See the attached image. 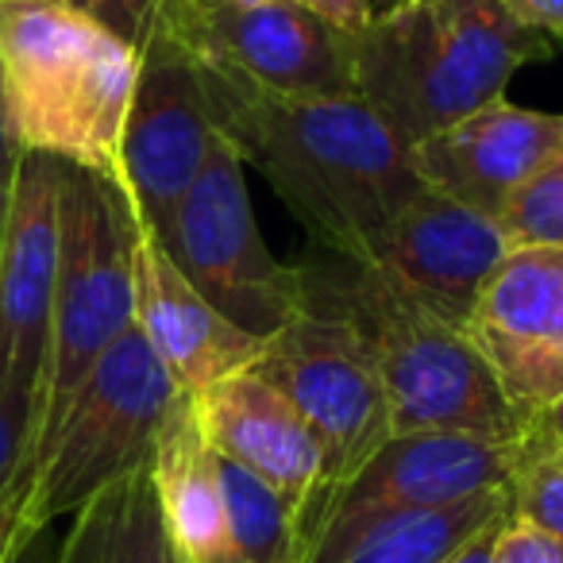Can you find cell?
<instances>
[{
    "label": "cell",
    "mask_w": 563,
    "mask_h": 563,
    "mask_svg": "<svg viewBox=\"0 0 563 563\" xmlns=\"http://www.w3.org/2000/svg\"><path fill=\"white\" fill-rule=\"evenodd\" d=\"M197 63L220 140L263 174L324 255L371 266L394 217L424 189L406 143L360 97H286L212 58Z\"/></svg>",
    "instance_id": "cell-1"
},
{
    "label": "cell",
    "mask_w": 563,
    "mask_h": 563,
    "mask_svg": "<svg viewBox=\"0 0 563 563\" xmlns=\"http://www.w3.org/2000/svg\"><path fill=\"white\" fill-rule=\"evenodd\" d=\"M552 43L506 0H394L355 32V93L406 147L498 101Z\"/></svg>",
    "instance_id": "cell-2"
},
{
    "label": "cell",
    "mask_w": 563,
    "mask_h": 563,
    "mask_svg": "<svg viewBox=\"0 0 563 563\" xmlns=\"http://www.w3.org/2000/svg\"><path fill=\"white\" fill-rule=\"evenodd\" d=\"M140 51L66 0H0V104L16 151L120 181Z\"/></svg>",
    "instance_id": "cell-3"
},
{
    "label": "cell",
    "mask_w": 563,
    "mask_h": 563,
    "mask_svg": "<svg viewBox=\"0 0 563 563\" xmlns=\"http://www.w3.org/2000/svg\"><path fill=\"white\" fill-rule=\"evenodd\" d=\"M301 278L306 306L340 313L367 340L390 406V432L440 429L498 444L529 432V417L509 401L475 340L417 306L383 271L324 255L301 266Z\"/></svg>",
    "instance_id": "cell-4"
},
{
    "label": "cell",
    "mask_w": 563,
    "mask_h": 563,
    "mask_svg": "<svg viewBox=\"0 0 563 563\" xmlns=\"http://www.w3.org/2000/svg\"><path fill=\"white\" fill-rule=\"evenodd\" d=\"M135 235L140 220L124 186L63 163L58 194V278L51 344L35 401L27 483L93 363L135 324Z\"/></svg>",
    "instance_id": "cell-5"
},
{
    "label": "cell",
    "mask_w": 563,
    "mask_h": 563,
    "mask_svg": "<svg viewBox=\"0 0 563 563\" xmlns=\"http://www.w3.org/2000/svg\"><path fill=\"white\" fill-rule=\"evenodd\" d=\"M186 394L174 386L143 332L128 329L78 386L24 494L35 532L74 517L117 478L147 467L166 417Z\"/></svg>",
    "instance_id": "cell-6"
},
{
    "label": "cell",
    "mask_w": 563,
    "mask_h": 563,
    "mask_svg": "<svg viewBox=\"0 0 563 563\" xmlns=\"http://www.w3.org/2000/svg\"><path fill=\"white\" fill-rule=\"evenodd\" d=\"M151 235L189 286L251 336L271 340L306 309L301 266L282 263L266 247L251 212L243 163L224 140L212 143L205 170L174 205L163 232Z\"/></svg>",
    "instance_id": "cell-7"
},
{
    "label": "cell",
    "mask_w": 563,
    "mask_h": 563,
    "mask_svg": "<svg viewBox=\"0 0 563 563\" xmlns=\"http://www.w3.org/2000/svg\"><path fill=\"white\" fill-rule=\"evenodd\" d=\"M251 367L313 429L324 452V494L344 483L390 437V406H386L375 355L360 329L340 313L306 306L290 324H282L266 340ZM301 548H306V537H301Z\"/></svg>",
    "instance_id": "cell-8"
},
{
    "label": "cell",
    "mask_w": 563,
    "mask_h": 563,
    "mask_svg": "<svg viewBox=\"0 0 563 563\" xmlns=\"http://www.w3.org/2000/svg\"><path fill=\"white\" fill-rule=\"evenodd\" d=\"M166 24L201 58L286 97L347 101L355 93V35L298 0H170Z\"/></svg>",
    "instance_id": "cell-9"
},
{
    "label": "cell",
    "mask_w": 563,
    "mask_h": 563,
    "mask_svg": "<svg viewBox=\"0 0 563 563\" xmlns=\"http://www.w3.org/2000/svg\"><path fill=\"white\" fill-rule=\"evenodd\" d=\"M217 140L201 63L163 12L140 47V70L120 140V186L147 232H163L174 205L205 170Z\"/></svg>",
    "instance_id": "cell-10"
},
{
    "label": "cell",
    "mask_w": 563,
    "mask_h": 563,
    "mask_svg": "<svg viewBox=\"0 0 563 563\" xmlns=\"http://www.w3.org/2000/svg\"><path fill=\"white\" fill-rule=\"evenodd\" d=\"M521 440L498 444V440L440 429L390 432L344 483L324 494L306 529V544L332 517L444 509L471 498H486V494H506L517 463H521Z\"/></svg>",
    "instance_id": "cell-11"
},
{
    "label": "cell",
    "mask_w": 563,
    "mask_h": 563,
    "mask_svg": "<svg viewBox=\"0 0 563 563\" xmlns=\"http://www.w3.org/2000/svg\"><path fill=\"white\" fill-rule=\"evenodd\" d=\"M463 332L532 424L563 394V247L509 251Z\"/></svg>",
    "instance_id": "cell-12"
},
{
    "label": "cell",
    "mask_w": 563,
    "mask_h": 563,
    "mask_svg": "<svg viewBox=\"0 0 563 563\" xmlns=\"http://www.w3.org/2000/svg\"><path fill=\"white\" fill-rule=\"evenodd\" d=\"M63 163L24 151L12 178L9 228L0 243V386L40 401L58 278Z\"/></svg>",
    "instance_id": "cell-13"
},
{
    "label": "cell",
    "mask_w": 563,
    "mask_h": 563,
    "mask_svg": "<svg viewBox=\"0 0 563 563\" xmlns=\"http://www.w3.org/2000/svg\"><path fill=\"white\" fill-rule=\"evenodd\" d=\"M506 255L509 243L498 220L424 186L394 217L371 266L440 321L467 329L478 294Z\"/></svg>",
    "instance_id": "cell-14"
},
{
    "label": "cell",
    "mask_w": 563,
    "mask_h": 563,
    "mask_svg": "<svg viewBox=\"0 0 563 563\" xmlns=\"http://www.w3.org/2000/svg\"><path fill=\"white\" fill-rule=\"evenodd\" d=\"M194 413L212 452L247 467L298 509L306 537L309 514L324 494V452L298 409L247 367L197 394Z\"/></svg>",
    "instance_id": "cell-15"
},
{
    "label": "cell",
    "mask_w": 563,
    "mask_h": 563,
    "mask_svg": "<svg viewBox=\"0 0 563 563\" xmlns=\"http://www.w3.org/2000/svg\"><path fill=\"white\" fill-rule=\"evenodd\" d=\"M560 151L563 117L498 97L444 132L413 143L409 158L424 186L444 189L448 197L498 220L514 189Z\"/></svg>",
    "instance_id": "cell-16"
},
{
    "label": "cell",
    "mask_w": 563,
    "mask_h": 563,
    "mask_svg": "<svg viewBox=\"0 0 563 563\" xmlns=\"http://www.w3.org/2000/svg\"><path fill=\"white\" fill-rule=\"evenodd\" d=\"M135 329L186 398L247 371L266 344L217 313L143 224L135 235Z\"/></svg>",
    "instance_id": "cell-17"
},
{
    "label": "cell",
    "mask_w": 563,
    "mask_h": 563,
    "mask_svg": "<svg viewBox=\"0 0 563 563\" xmlns=\"http://www.w3.org/2000/svg\"><path fill=\"white\" fill-rule=\"evenodd\" d=\"M498 514H506V494L444 509L332 517L309 537L301 563H448Z\"/></svg>",
    "instance_id": "cell-18"
},
{
    "label": "cell",
    "mask_w": 563,
    "mask_h": 563,
    "mask_svg": "<svg viewBox=\"0 0 563 563\" xmlns=\"http://www.w3.org/2000/svg\"><path fill=\"white\" fill-rule=\"evenodd\" d=\"M158 509L166 532L186 563H240L228 532L224 498L217 478V452L205 444L194 398H181L166 417L151 455Z\"/></svg>",
    "instance_id": "cell-19"
},
{
    "label": "cell",
    "mask_w": 563,
    "mask_h": 563,
    "mask_svg": "<svg viewBox=\"0 0 563 563\" xmlns=\"http://www.w3.org/2000/svg\"><path fill=\"white\" fill-rule=\"evenodd\" d=\"M55 563H186L166 532L151 463L104 486L74 514Z\"/></svg>",
    "instance_id": "cell-20"
},
{
    "label": "cell",
    "mask_w": 563,
    "mask_h": 563,
    "mask_svg": "<svg viewBox=\"0 0 563 563\" xmlns=\"http://www.w3.org/2000/svg\"><path fill=\"white\" fill-rule=\"evenodd\" d=\"M220 498H224L228 532L240 563H298L301 525L298 509L282 498L271 483L251 475L247 467L217 455Z\"/></svg>",
    "instance_id": "cell-21"
},
{
    "label": "cell",
    "mask_w": 563,
    "mask_h": 563,
    "mask_svg": "<svg viewBox=\"0 0 563 563\" xmlns=\"http://www.w3.org/2000/svg\"><path fill=\"white\" fill-rule=\"evenodd\" d=\"M506 509L509 517L563 544V452L540 440L532 429L521 440V463L506 490Z\"/></svg>",
    "instance_id": "cell-22"
},
{
    "label": "cell",
    "mask_w": 563,
    "mask_h": 563,
    "mask_svg": "<svg viewBox=\"0 0 563 563\" xmlns=\"http://www.w3.org/2000/svg\"><path fill=\"white\" fill-rule=\"evenodd\" d=\"M509 251L563 247V151L514 189L498 212Z\"/></svg>",
    "instance_id": "cell-23"
},
{
    "label": "cell",
    "mask_w": 563,
    "mask_h": 563,
    "mask_svg": "<svg viewBox=\"0 0 563 563\" xmlns=\"http://www.w3.org/2000/svg\"><path fill=\"white\" fill-rule=\"evenodd\" d=\"M35 398L0 386V509L27 494Z\"/></svg>",
    "instance_id": "cell-24"
},
{
    "label": "cell",
    "mask_w": 563,
    "mask_h": 563,
    "mask_svg": "<svg viewBox=\"0 0 563 563\" xmlns=\"http://www.w3.org/2000/svg\"><path fill=\"white\" fill-rule=\"evenodd\" d=\"M66 4L89 12V16L101 20L104 27H112L120 40H128L140 51L147 43V35L158 27L170 0H66Z\"/></svg>",
    "instance_id": "cell-25"
},
{
    "label": "cell",
    "mask_w": 563,
    "mask_h": 563,
    "mask_svg": "<svg viewBox=\"0 0 563 563\" xmlns=\"http://www.w3.org/2000/svg\"><path fill=\"white\" fill-rule=\"evenodd\" d=\"M490 563H563V544L548 532L509 517L506 509V521L494 537Z\"/></svg>",
    "instance_id": "cell-26"
},
{
    "label": "cell",
    "mask_w": 563,
    "mask_h": 563,
    "mask_svg": "<svg viewBox=\"0 0 563 563\" xmlns=\"http://www.w3.org/2000/svg\"><path fill=\"white\" fill-rule=\"evenodd\" d=\"M506 4L525 27L544 35L552 47H563V0H506Z\"/></svg>",
    "instance_id": "cell-27"
},
{
    "label": "cell",
    "mask_w": 563,
    "mask_h": 563,
    "mask_svg": "<svg viewBox=\"0 0 563 563\" xmlns=\"http://www.w3.org/2000/svg\"><path fill=\"white\" fill-rule=\"evenodd\" d=\"M309 12H317L329 24L344 27V32H360L371 16H375V0H298Z\"/></svg>",
    "instance_id": "cell-28"
},
{
    "label": "cell",
    "mask_w": 563,
    "mask_h": 563,
    "mask_svg": "<svg viewBox=\"0 0 563 563\" xmlns=\"http://www.w3.org/2000/svg\"><path fill=\"white\" fill-rule=\"evenodd\" d=\"M32 537L35 529L24 521V498L9 501V506L0 509V563H16Z\"/></svg>",
    "instance_id": "cell-29"
},
{
    "label": "cell",
    "mask_w": 563,
    "mask_h": 563,
    "mask_svg": "<svg viewBox=\"0 0 563 563\" xmlns=\"http://www.w3.org/2000/svg\"><path fill=\"white\" fill-rule=\"evenodd\" d=\"M501 521H506V514H498L490 525H486L483 532H478L475 540H467V544L460 548V552L452 555L448 563H490V552H494V537H498Z\"/></svg>",
    "instance_id": "cell-30"
},
{
    "label": "cell",
    "mask_w": 563,
    "mask_h": 563,
    "mask_svg": "<svg viewBox=\"0 0 563 563\" xmlns=\"http://www.w3.org/2000/svg\"><path fill=\"white\" fill-rule=\"evenodd\" d=\"M529 429L537 432L540 440H548V444L560 448V452H563V394L552 401V406H544L537 417H532Z\"/></svg>",
    "instance_id": "cell-31"
},
{
    "label": "cell",
    "mask_w": 563,
    "mask_h": 563,
    "mask_svg": "<svg viewBox=\"0 0 563 563\" xmlns=\"http://www.w3.org/2000/svg\"><path fill=\"white\" fill-rule=\"evenodd\" d=\"M16 163H20V151L9 135V120H4V104H0V174H16Z\"/></svg>",
    "instance_id": "cell-32"
},
{
    "label": "cell",
    "mask_w": 563,
    "mask_h": 563,
    "mask_svg": "<svg viewBox=\"0 0 563 563\" xmlns=\"http://www.w3.org/2000/svg\"><path fill=\"white\" fill-rule=\"evenodd\" d=\"M16 178V174H12ZM12 178L0 174V243H4V228H9V201H12Z\"/></svg>",
    "instance_id": "cell-33"
},
{
    "label": "cell",
    "mask_w": 563,
    "mask_h": 563,
    "mask_svg": "<svg viewBox=\"0 0 563 563\" xmlns=\"http://www.w3.org/2000/svg\"><path fill=\"white\" fill-rule=\"evenodd\" d=\"M235 4H263V0H235Z\"/></svg>",
    "instance_id": "cell-34"
}]
</instances>
